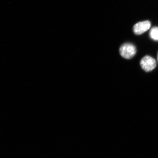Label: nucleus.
Instances as JSON below:
<instances>
[{
    "mask_svg": "<svg viewBox=\"0 0 158 158\" xmlns=\"http://www.w3.org/2000/svg\"><path fill=\"white\" fill-rule=\"evenodd\" d=\"M137 52L135 46L131 43L124 44L119 48V53L121 56L126 59H132Z\"/></svg>",
    "mask_w": 158,
    "mask_h": 158,
    "instance_id": "f257e3e1",
    "label": "nucleus"
},
{
    "mask_svg": "<svg viewBox=\"0 0 158 158\" xmlns=\"http://www.w3.org/2000/svg\"><path fill=\"white\" fill-rule=\"evenodd\" d=\"M141 68L146 72L153 70L156 66L155 59L150 56H146L143 57L140 62Z\"/></svg>",
    "mask_w": 158,
    "mask_h": 158,
    "instance_id": "f03ea898",
    "label": "nucleus"
},
{
    "mask_svg": "<svg viewBox=\"0 0 158 158\" xmlns=\"http://www.w3.org/2000/svg\"><path fill=\"white\" fill-rule=\"evenodd\" d=\"M151 23L149 21L138 22L133 27V31L136 35H141L150 28Z\"/></svg>",
    "mask_w": 158,
    "mask_h": 158,
    "instance_id": "7ed1b4c3",
    "label": "nucleus"
},
{
    "mask_svg": "<svg viewBox=\"0 0 158 158\" xmlns=\"http://www.w3.org/2000/svg\"><path fill=\"white\" fill-rule=\"evenodd\" d=\"M150 37L153 40L158 41V27H155L151 30Z\"/></svg>",
    "mask_w": 158,
    "mask_h": 158,
    "instance_id": "20e7f679",
    "label": "nucleus"
},
{
    "mask_svg": "<svg viewBox=\"0 0 158 158\" xmlns=\"http://www.w3.org/2000/svg\"></svg>",
    "mask_w": 158,
    "mask_h": 158,
    "instance_id": "39448f33",
    "label": "nucleus"
}]
</instances>
